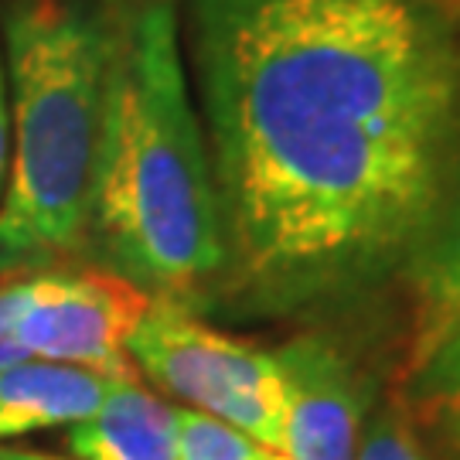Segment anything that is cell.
I'll return each mask as SVG.
<instances>
[{"label": "cell", "instance_id": "7a4b0ae2", "mask_svg": "<svg viewBox=\"0 0 460 460\" xmlns=\"http://www.w3.org/2000/svg\"><path fill=\"white\" fill-rule=\"evenodd\" d=\"M85 243L157 304L222 294L226 243L178 0H110L106 102Z\"/></svg>", "mask_w": 460, "mask_h": 460}, {"label": "cell", "instance_id": "5b68a950", "mask_svg": "<svg viewBox=\"0 0 460 460\" xmlns=\"http://www.w3.org/2000/svg\"><path fill=\"white\" fill-rule=\"evenodd\" d=\"M154 304L130 279L102 273H45L14 283V338L28 358L133 378L127 341Z\"/></svg>", "mask_w": 460, "mask_h": 460}, {"label": "cell", "instance_id": "277c9868", "mask_svg": "<svg viewBox=\"0 0 460 460\" xmlns=\"http://www.w3.org/2000/svg\"><path fill=\"white\" fill-rule=\"evenodd\" d=\"M130 362L188 410L215 416L283 454V376L273 351L208 328L174 304H150L127 341Z\"/></svg>", "mask_w": 460, "mask_h": 460}, {"label": "cell", "instance_id": "52a82bcc", "mask_svg": "<svg viewBox=\"0 0 460 460\" xmlns=\"http://www.w3.org/2000/svg\"><path fill=\"white\" fill-rule=\"evenodd\" d=\"M402 277L410 279L416 307L412 348L460 321V113L433 208L402 266Z\"/></svg>", "mask_w": 460, "mask_h": 460}, {"label": "cell", "instance_id": "4fadbf2b", "mask_svg": "<svg viewBox=\"0 0 460 460\" xmlns=\"http://www.w3.org/2000/svg\"><path fill=\"white\" fill-rule=\"evenodd\" d=\"M11 164V113H7V79H4V55H0V195L7 184Z\"/></svg>", "mask_w": 460, "mask_h": 460}, {"label": "cell", "instance_id": "5bb4252c", "mask_svg": "<svg viewBox=\"0 0 460 460\" xmlns=\"http://www.w3.org/2000/svg\"><path fill=\"white\" fill-rule=\"evenodd\" d=\"M0 460H58V457L38 454V450H14V447H0Z\"/></svg>", "mask_w": 460, "mask_h": 460}, {"label": "cell", "instance_id": "9c48e42d", "mask_svg": "<svg viewBox=\"0 0 460 460\" xmlns=\"http://www.w3.org/2000/svg\"><path fill=\"white\" fill-rule=\"evenodd\" d=\"M68 450L75 460H181L178 410L137 378H113L102 406L68 429Z\"/></svg>", "mask_w": 460, "mask_h": 460}, {"label": "cell", "instance_id": "8992f818", "mask_svg": "<svg viewBox=\"0 0 460 460\" xmlns=\"http://www.w3.org/2000/svg\"><path fill=\"white\" fill-rule=\"evenodd\" d=\"M283 376V454L290 460H355L365 395L355 368L321 338H294L273 351Z\"/></svg>", "mask_w": 460, "mask_h": 460}, {"label": "cell", "instance_id": "ba28073f", "mask_svg": "<svg viewBox=\"0 0 460 460\" xmlns=\"http://www.w3.org/2000/svg\"><path fill=\"white\" fill-rule=\"evenodd\" d=\"M113 378L79 365L24 358L0 372V440L75 427L102 406Z\"/></svg>", "mask_w": 460, "mask_h": 460}, {"label": "cell", "instance_id": "6da1fadb", "mask_svg": "<svg viewBox=\"0 0 460 460\" xmlns=\"http://www.w3.org/2000/svg\"><path fill=\"white\" fill-rule=\"evenodd\" d=\"M226 283L296 314L402 273L460 113V45L420 0H184Z\"/></svg>", "mask_w": 460, "mask_h": 460}, {"label": "cell", "instance_id": "30bf717a", "mask_svg": "<svg viewBox=\"0 0 460 460\" xmlns=\"http://www.w3.org/2000/svg\"><path fill=\"white\" fill-rule=\"evenodd\" d=\"M406 416L460 460V321L410 351Z\"/></svg>", "mask_w": 460, "mask_h": 460}, {"label": "cell", "instance_id": "7c38bea8", "mask_svg": "<svg viewBox=\"0 0 460 460\" xmlns=\"http://www.w3.org/2000/svg\"><path fill=\"white\" fill-rule=\"evenodd\" d=\"M28 351L14 338V283L0 287V372L11 365L24 362Z\"/></svg>", "mask_w": 460, "mask_h": 460}, {"label": "cell", "instance_id": "8fae6325", "mask_svg": "<svg viewBox=\"0 0 460 460\" xmlns=\"http://www.w3.org/2000/svg\"><path fill=\"white\" fill-rule=\"evenodd\" d=\"M355 460H437V457L423 447V440H420V433H416L412 420L406 416V410L385 406L362 429L358 457Z\"/></svg>", "mask_w": 460, "mask_h": 460}, {"label": "cell", "instance_id": "3957f363", "mask_svg": "<svg viewBox=\"0 0 460 460\" xmlns=\"http://www.w3.org/2000/svg\"><path fill=\"white\" fill-rule=\"evenodd\" d=\"M110 0H7L0 55L11 164L0 195V277L31 273L89 235Z\"/></svg>", "mask_w": 460, "mask_h": 460}]
</instances>
